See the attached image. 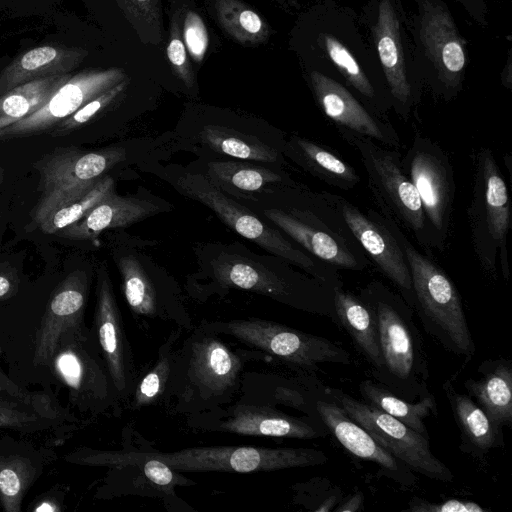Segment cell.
<instances>
[{"label": "cell", "instance_id": "obj_1", "mask_svg": "<svg viewBox=\"0 0 512 512\" xmlns=\"http://www.w3.org/2000/svg\"><path fill=\"white\" fill-rule=\"evenodd\" d=\"M177 346L163 407L169 414L191 416L232 403L240 392L248 363L268 361L248 348L233 350L220 335L199 325Z\"/></svg>", "mask_w": 512, "mask_h": 512}, {"label": "cell", "instance_id": "obj_2", "mask_svg": "<svg viewBox=\"0 0 512 512\" xmlns=\"http://www.w3.org/2000/svg\"><path fill=\"white\" fill-rule=\"evenodd\" d=\"M372 310L378 330L381 369L374 378L397 396L414 402L429 390L428 359L414 310L400 294L380 281H371L359 292Z\"/></svg>", "mask_w": 512, "mask_h": 512}, {"label": "cell", "instance_id": "obj_3", "mask_svg": "<svg viewBox=\"0 0 512 512\" xmlns=\"http://www.w3.org/2000/svg\"><path fill=\"white\" fill-rule=\"evenodd\" d=\"M380 215L407 260L412 278L413 310L425 331L446 351L469 361L475 355L476 346L457 287L435 261L416 249L396 222Z\"/></svg>", "mask_w": 512, "mask_h": 512}, {"label": "cell", "instance_id": "obj_4", "mask_svg": "<svg viewBox=\"0 0 512 512\" xmlns=\"http://www.w3.org/2000/svg\"><path fill=\"white\" fill-rule=\"evenodd\" d=\"M471 243L483 273L497 279L498 265L509 279L507 235L511 224V204L506 182L490 148L481 147L473 155V182L467 207Z\"/></svg>", "mask_w": 512, "mask_h": 512}, {"label": "cell", "instance_id": "obj_5", "mask_svg": "<svg viewBox=\"0 0 512 512\" xmlns=\"http://www.w3.org/2000/svg\"><path fill=\"white\" fill-rule=\"evenodd\" d=\"M303 206L263 211L272 223L310 255L335 269L362 271L370 260L328 192L305 195Z\"/></svg>", "mask_w": 512, "mask_h": 512}, {"label": "cell", "instance_id": "obj_6", "mask_svg": "<svg viewBox=\"0 0 512 512\" xmlns=\"http://www.w3.org/2000/svg\"><path fill=\"white\" fill-rule=\"evenodd\" d=\"M338 132L357 152L380 213L408 231L422 248L433 250L418 193L402 168L398 149L346 130Z\"/></svg>", "mask_w": 512, "mask_h": 512}, {"label": "cell", "instance_id": "obj_7", "mask_svg": "<svg viewBox=\"0 0 512 512\" xmlns=\"http://www.w3.org/2000/svg\"><path fill=\"white\" fill-rule=\"evenodd\" d=\"M206 331L229 336L247 348L262 352L285 366L311 373L325 363L350 364L351 356L331 340L275 321L248 317L233 320H203Z\"/></svg>", "mask_w": 512, "mask_h": 512}, {"label": "cell", "instance_id": "obj_8", "mask_svg": "<svg viewBox=\"0 0 512 512\" xmlns=\"http://www.w3.org/2000/svg\"><path fill=\"white\" fill-rule=\"evenodd\" d=\"M179 190L210 208L230 228L269 253L304 270L330 288L342 286L338 270L304 252L283 234L229 198L201 174L186 173L177 180Z\"/></svg>", "mask_w": 512, "mask_h": 512}, {"label": "cell", "instance_id": "obj_9", "mask_svg": "<svg viewBox=\"0 0 512 512\" xmlns=\"http://www.w3.org/2000/svg\"><path fill=\"white\" fill-rule=\"evenodd\" d=\"M212 278L218 290L251 291L297 310L329 317L336 323L333 289L307 273L277 272L227 257L213 264Z\"/></svg>", "mask_w": 512, "mask_h": 512}, {"label": "cell", "instance_id": "obj_10", "mask_svg": "<svg viewBox=\"0 0 512 512\" xmlns=\"http://www.w3.org/2000/svg\"><path fill=\"white\" fill-rule=\"evenodd\" d=\"M147 444V442H146ZM149 452L180 472L257 473L323 465L327 455L303 447L201 446L174 452Z\"/></svg>", "mask_w": 512, "mask_h": 512}, {"label": "cell", "instance_id": "obj_11", "mask_svg": "<svg viewBox=\"0 0 512 512\" xmlns=\"http://www.w3.org/2000/svg\"><path fill=\"white\" fill-rule=\"evenodd\" d=\"M401 165L418 193L432 248L443 251L450 236L456 193L450 158L437 142L417 134L401 156Z\"/></svg>", "mask_w": 512, "mask_h": 512}, {"label": "cell", "instance_id": "obj_12", "mask_svg": "<svg viewBox=\"0 0 512 512\" xmlns=\"http://www.w3.org/2000/svg\"><path fill=\"white\" fill-rule=\"evenodd\" d=\"M326 391L353 421L366 429L381 446L412 471L440 482L453 481L451 469L433 454L428 438L377 407L340 389L326 386Z\"/></svg>", "mask_w": 512, "mask_h": 512}, {"label": "cell", "instance_id": "obj_13", "mask_svg": "<svg viewBox=\"0 0 512 512\" xmlns=\"http://www.w3.org/2000/svg\"><path fill=\"white\" fill-rule=\"evenodd\" d=\"M186 425L193 431L303 440L328 433L321 421L310 416L296 417L271 405L241 400L188 416Z\"/></svg>", "mask_w": 512, "mask_h": 512}, {"label": "cell", "instance_id": "obj_14", "mask_svg": "<svg viewBox=\"0 0 512 512\" xmlns=\"http://www.w3.org/2000/svg\"><path fill=\"white\" fill-rule=\"evenodd\" d=\"M125 158L126 152L122 147L91 152L66 148L49 154L35 165L41 176V194L34 220L56 203L91 189L106 172Z\"/></svg>", "mask_w": 512, "mask_h": 512}, {"label": "cell", "instance_id": "obj_15", "mask_svg": "<svg viewBox=\"0 0 512 512\" xmlns=\"http://www.w3.org/2000/svg\"><path fill=\"white\" fill-rule=\"evenodd\" d=\"M127 79L123 69H89L71 75L43 106L26 118L0 130V140L52 131L86 103Z\"/></svg>", "mask_w": 512, "mask_h": 512}, {"label": "cell", "instance_id": "obj_16", "mask_svg": "<svg viewBox=\"0 0 512 512\" xmlns=\"http://www.w3.org/2000/svg\"><path fill=\"white\" fill-rule=\"evenodd\" d=\"M348 228L364 250L370 262L390 280L413 309V287L405 255L394 235L371 208L360 210L344 197L328 192Z\"/></svg>", "mask_w": 512, "mask_h": 512}, {"label": "cell", "instance_id": "obj_17", "mask_svg": "<svg viewBox=\"0 0 512 512\" xmlns=\"http://www.w3.org/2000/svg\"><path fill=\"white\" fill-rule=\"evenodd\" d=\"M96 296L95 338L122 406L129 400L139 375L109 275L103 268L99 271Z\"/></svg>", "mask_w": 512, "mask_h": 512}, {"label": "cell", "instance_id": "obj_18", "mask_svg": "<svg viewBox=\"0 0 512 512\" xmlns=\"http://www.w3.org/2000/svg\"><path fill=\"white\" fill-rule=\"evenodd\" d=\"M117 266L127 305L139 327L148 329L150 321L170 322L184 331L194 327L180 296L154 281L134 255L121 256Z\"/></svg>", "mask_w": 512, "mask_h": 512}, {"label": "cell", "instance_id": "obj_19", "mask_svg": "<svg viewBox=\"0 0 512 512\" xmlns=\"http://www.w3.org/2000/svg\"><path fill=\"white\" fill-rule=\"evenodd\" d=\"M315 100L323 114L337 127L398 149L401 139L390 122L366 108L342 84L317 71L310 73Z\"/></svg>", "mask_w": 512, "mask_h": 512}, {"label": "cell", "instance_id": "obj_20", "mask_svg": "<svg viewBox=\"0 0 512 512\" xmlns=\"http://www.w3.org/2000/svg\"><path fill=\"white\" fill-rule=\"evenodd\" d=\"M318 418L329 433L351 454L374 462L389 479L404 487L416 484L412 470L381 446L371 434L353 421L343 407L326 391V386L315 401Z\"/></svg>", "mask_w": 512, "mask_h": 512}, {"label": "cell", "instance_id": "obj_21", "mask_svg": "<svg viewBox=\"0 0 512 512\" xmlns=\"http://www.w3.org/2000/svg\"><path fill=\"white\" fill-rule=\"evenodd\" d=\"M420 39L431 59L446 99L461 86L466 65L463 43L449 12L439 5L423 8Z\"/></svg>", "mask_w": 512, "mask_h": 512}, {"label": "cell", "instance_id": "obj_22", "mask_svg": "<svg viewBox=\"0 0 512 512\" xmlns=\"http://www.w3.org/2000/svg\"><path fill=\"white\" fill-rule=\"evenodd\" d=\"M373 34L393 106L407 120L417 98L405 67L399 19L390 0H380Z\"/></svg>", "mask_w": 512, "mask_h": 512}, {"label": "cell", "instance_id": "obj_23", "mask_svg": "<svg viewBox=\"0 0 512 512\" xmlns=\"http://www.w3.org/2000/svg\"><path fill=\"white\" fill-rule=\"evenodd\" d=\"M88 279L83 271L71 273L52 296L36 339L35 360L49 362L66 328H76L83 317Z\"/></svg>", "mask_w": 512, "mask_h": 512}, {"label": "cell", "instance_id": "obj_24", "mask_svg": "<svg viewBox=\"0 0 512 512\" xmlns=\"http://www.w3.org/2000/svg\"><path fill=\"white\" fill-rule=\"evenodd\" d=\"M156 213L158 207L150 201L113 193L56 235L74 240L95 239L104 230L127 227Z\"/></svg>", "mask_w": 512, "mask_h": 512}, {"label": "cell", "instance_id": "obj_25", "mask_svg": "<svg viewBox=\"0 0 512 512\" xmlns=\"http://www.w3.org/2000/svg\"><path fill=\"white\" fill-rule=\"evenodd\" d=\"M87 56L78 48L44 45L35 47L7 65L0 73V95L39 78L69 74Z\"/></svg>", "mask_w": 512, "mask_h": 512}, {"label": "cell", "instance_id": "obj_26", "mask_svg": "<svg viewBox=\"0 0 512 512\" xmlns=\"http://www.w3.org/2000/svg\"><path fill=\"white\" fill-rule=\"evenodd\" d=\"M443 389L460 431L463 452L481 457L504 445L503 427L494 423L468 394L458 392L451 380L443 384Z\"/></svg>", "mask_w": 512, "mask_h": 512}, {"label": "cell", "instance_id": "obj_27", "mask_svg": "<svg viewBox=\"0 0 512 512\" xmlns=\"http://www.w3.org/2000/svg\"><path fill=\"white\" fill-rule=\"evenodd\" d=\"M477 378L464 381L467 394L497 425L512 424V366L504 358L487 359L477 369Z\"/></svg>", "mask_w": 512, "mask_h": 512}, {"label": "cell", "instance_id": "obj_28", "mask_svg": "<svg viewBox=\"0 0 512 512\" xmlns=\"http://www.w3.org/2000/svg\"><path fill=\"white\" fill-rule=\"evenodd\" d=\"M336 323L344 328L358 352L369 363L373 378L381 369L377 324L370 307L343 285L333 289Z\"/></svg>", "mask_w": 512, "mask_h": 512}, {"label": "cell", "instance_id": "obj_29", "mask_svg": "<svg viewBox=\"0 0 512 512\" xmlns=\"http://www.w3.org/2000/svg\"><path fill=\"white\" fill-rule=\"evenodd\" d=\"M288 149L303 169L332 187L348 191L361 181L355 167L326 145L294 135Z\"/></svg>", "mask_w": 512, "mask_h": 512}, {"label": "cell", "instance_id": "obj_30", "mask_svg": "<svg viewBox=\"0 0 512 512\" xmlns=\"http://www.w3.org/2000/svg\"><path fill=\"white\" fill-rule=\"evenodd\" d=\"M358 388L364 402L377 407L429 439L425 420L431 414L437 415L434 394L411 402L371 379L362 380Z\"/></svg>", "mask_w": 512, "mask_h": 512}, {"label": "cell", "instance_id": "obj_31", "mask_svg": "<svg viewBox=\"0 0 512 512\" xmlns=\"http://www.w3.org/2000/svg\"><path fill=\"white\" fill-rule=\"evenodd\" d=\"M184 330L174 327L160 345L153 365L138 376L134 390L126 406L137 411L146 407L163 405L172 374L177 344Z\"/></svg>", "mask_w": 512, "mask_h": 512}, {"label": "cell", "instance_id": "obj_32", "mask_svg": "<svg viewBox=\"0 0 512 512\" xmlns=\"http://www.w3.org/2000/svg\"><path fill=\"white\" fill-rule=\"evenodd\" d=\"M70 76L69 73L39 78L0 95V130L37 111Z\"/></svg>", "mask_w": 512, "mask_h": 512}, {"label": "cell", "instance_id": "obj_33", "mask_svg": "<svg viewBox=\"0 0 512 512\" xmlns=\"http://www.w3.org/2000/svg\"><path fill=\"white\" fill-rule=\"evenodd\" d=\"M207 179L218 189L234 195L260 192L281 182L280 174L265 167L235 161H215L207 166Z\"/></svg>", "mask_w": 512, "mask_h": 512}, {"label": "cell", "instance_id": "obj_34", "mask_svg": "<svg viewBox=\"0 0 512 512\" xmlns=\"http://www.w3.org/2000/svg\"><path fill=\"white\" fill-rule=\"evenodd\" d=\"M113 193H115L114 180L105 175L91 189L53 205L35 222L42 232L56 234L80 220L94 206Z\"/></svg>", "mask_w": 512, "mask_h": 512}, {"label": "cell", "instance_id": "obj_35", "mask_svg": "<svg viewBox=\"0 0 512 512\" xmlns=\"http://www.w3.org/2000/svg\"><path fill=\"white\" fill-rule=\"evenodd\" d=\"M199 137L210 149L223 155L265 163L278 160V152L273 147L229 127L207 125Z\"/></svg>", "mask_w": 512, "mask_h": 512}, {"label": "cell", "instance_id": "obj_36", "mask_svg": "<svg viewBox=\"0 0 512 512\" xmlns=\"http://www.w3.org/2000/svg\"><path fill=\"white\" fill-rule=\"evenodd\" d=\"M218 20L223 29L241 43L257 44L265 41L269 26L252 9L238 0H216Z\"/></svg>", "mask_w": 512, "mask_h": 512}, {"label": "cell", "instance_id": "obj_37", "mask_svg": "<svg viewBox=\"0 0 512 512\" xmlns=\"http://www.w3.org/2000/svg\"><path fill=\"white\" fill-rule=\"evenodd\" d=\"M322 40L327 56L338 71L359 94L376 106V91L353 54L330 34H324Z\"/></svg>", "mask_w": 512, "mask_h": 512}, {"label": "cell", "instance_id": "obj_38", "mask_svg": "<svg viewBox=\"0 0 512 512\" xmlns=\"http://www.w3.org/2000/svg\"><path fill=\"white\" fill-rule=\"evenodd\" d=\"M291 489L295 504L315 512L334 510L344 497L340 488L331 487L330 482L323 478H313L307 482L294 484Z\"/></svg>", "mask_w": 512, "mask_h": 512}, {"label": "cell", "instance_id": "obj_39", "mask_svg": "<svg viewBox=\"0 0 512 512\" xmlns=\"http://www.w3.org/2000/svg\"><path fill=\"white\" fill-rule=\"evenodd\" d=\"M127 84L128 79H125L86 103L70 117L56 126L52 130L53 135L64 134L93 120L120 97Z\"/></svg>", "mask_w": 512, "mask_h": 512}, {"label": "cell", "instance_id": "obj_40", "mask_svg": "<svg viewBox=\"0 0 512 512\" xmlns=\"http://www.w3.org/2000/svg\"><path fill=\"white\" fill-rule=\"evenodd\" d=\"M183 42L192 59L202 61L208 48V33L202 18L193 11H188L183 23Z\"/></svg>", "mask_w": 512, "mask_h": 512}, {"label": "cell", "instance_id": "obj_41", "mask_svg": "<svg viewBox=\"0 0 512 512\" xmlns=\"http://www.w3.org/2000/svg\"><path fill=\"white\" fill-rule=\"evenodd\" d=\"M171 30L169 43L166 48L169 62L177 74L188 88L194 86V75L187 57V49L179 33L176 23Z\"/></svg>", "mask_w": 512, "mask_h": 512}, {"label": "cell", "instance_id": "obj_42", "mask_svg": "<svg viewBox=\"0 0 512 512\" xmlns=\"http://www.w3.org/2000/svg\"><path fill=\"white\" fill-rule=\"evenodd\" d=\"M20 470V467L12 464L0 469V494L6 510L9 511L11 505H13V511L18 510L16 505H19L24 491V475Z\"/></svg>", "mask_w": 512, "mask_h": 512}, {"label": "cell", "instance_id": "obj_43", "mask_svg": "<svg viewBox=\"0 0 512 512\" xmlns=\"http://www.w3.org/2000/svg\"><path fill=\"white\" fill-rule=\"evenodd\" d=\"M406 511L410 512H487L488 509L480 504L459 499H448L442 502L434 503L419 497H414L409 501Z\"/></svg>", "mask_w": 512, "mask_h": 512}, {"label": "cell", "instance_id": "obj_44", "mask_svg": "<svg viewBox=\"0 0 512 512\" xmlns=\"http://www.w3.org/2000/svg\"><path fill=\"white\" fill-rule=\"evenodd\" d=\"M363 503L364 495L361 491H357L350 496L343 497L333 511L358 512L360 510H363Z\"/></svg>", "mask_w": 512, "mask_h": 512}, {"label": "cell", "instance_id": "obj_45", "mask_svg": "<svg viewBox=\"0 0 512 512\" xmlns=\"http://www.w3.org/2000/svg\"><path fill=\"white\" fill-rule=\"evenodd\" d=\"M126 8L131 6L135 8L137 12L143 15H150L154 17L153 7L156 6L158 0H122Z\"/></svg>", "mask_w": 512, "mask_h": 512}, {"label": "cell", "instance_id": "obj_46", "mask_svg": "<svg viewBox=\"0 0 512 512\" xmlns=\"http://www.w3.org/2000/svg\"><path fill=\"white\" fill-rule=\"evenodd\" d=\"M11 281L6 276L0 275V298L7 295L11 290Z\"/></svg>", "mask_w": 512, "mask_h": 512}, {"label": "cell", "instance_id": "obj_47", "mask_svg": "<svg viewBox=\"0 0 512 512\" xmlns=\"http://www.w3.org/2000/svg\"><path fill=\"white\" fill-rule=\"evenodd\" d=\"M3 179H4V170H3V168L0 166V184H2Z\"/></svg>", "mask_w": 512, "mask_h": 512}]
</instances>
